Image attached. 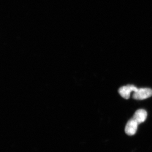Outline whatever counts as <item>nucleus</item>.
Here are the masks:
<instances>
[{
  "label": "nucleus",
  "mask_w": 152,
  "mask_h": 152,
  "mask_svg": "<svg viewBox=\"0 0 152 152\" xmlns=\"http://www.w3.org/2000/svg\"><path fill=\"white\" fill-rule=\"evenodd\" d=\"M152 90L149 88H141L138 89L137 91L134 93L133 98L136 100H142L152 96Z\"/></svg>",
  "instance_id": "nucleus-1"
},
{
  "label": "nucleus",
  "mask_w": 152,
  "mask_h": 152,
  "mask_svg": "<svg viewBox=\"0 0 152 152\" xmlns=\"http://www.w3.org/2000/svg\"><path fill=\"white\" fill-rule=\"evenodd\" d=\"M138 90V88L134 85H128L121 87L118 90V92L123 98L126 99H128L130 96L131 93L133 91L135 92Z\"/></svg>",
  "instance_id": "nucleus-2"
},
{
  "label": "nucleus",
  "mask_w": 152,
  "mask_h": 152,
  "mask_svg": "<svg viewBox=\"0 0 152 152\" xmlns=\"http://www.w3.org/2000/svg\"><path fill=\"white\" fill-rule=\"evenodd\" d=\"M138 125L135 120L133 118H132L128 121L126 125L125 129V132L128 135H134L137 132Z\"/></svg>",
  "instance_id": "nucleus-3"
},
{
  "label": "nucleus",
  "mask_w": 152,
  "mask_h": 152,
  "mask_svg": "<svg viewBox=\"0 0 152 152\" xmlns=\"http://www.w3.org/2000/svg\"><path fill=\"white\" fill-rule=\"evenodd\" d=\"M147 115L146 111L143 109H139L134 113L133 118L138 124H140L145 121L147 118Z\"/></svg>",
  "instance_id": "nucleus-4"
}]
</instances>
